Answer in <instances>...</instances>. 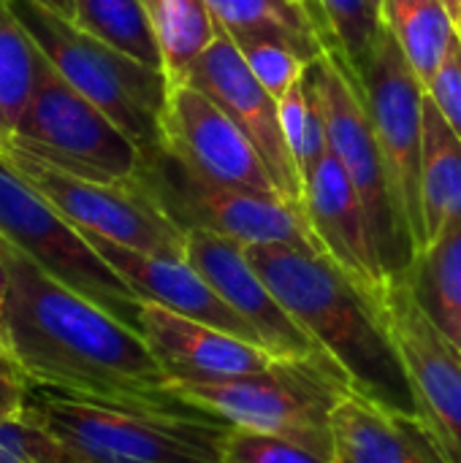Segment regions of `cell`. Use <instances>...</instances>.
Instances as JSON below:
<instances>
[{"label":"cell","mask_w":461,"mask_h":463,"mask_svg":"<svg viewBox=\"0 0 461 463\" xmlns=\"http://www.w3.org/2000/svg\"><path fill=\"white\" fill-rule=\"evenodd\" d=\"M0 252L8 274L5 345L30 385L98 407L223 420L171 385L139 331L49 277L5 239Z\"/></svg>","instance_id":"obj_1"},{"label":"cell","mask_w":461,"mask_h":463,"mask_svg":"<svg viewBox=\"0 0 461 463\" xmlns=\"http://www.w3.org/2000/svg\"><path fill=\"white\" fill-rule=\"evenodd\" d=\"M245 252L293 320L345 372L356 396L386 412L421 420L378 296L359 288L337 263L312 250L258 244L245 247Z\"/></svg>","instance_id":"obj_2"},{"label":"cell","mask_w":461,"mask_h":463,"mask_svg":"<svg viewBox=\"0 0 461 463\" xmlns=\"http://www.w3.org/2000/svg\"><path fill=\"white\" fill-rule=\"evenodd\" d=\"M11 8L41 54L73 90L95 103L141 152L160 146L171 87L160 68L103 43L38 0H11Z\"/></svg>","instance_id":"obj_3"},{"label":"cell","mask_w":461,"mask_h":463,"mask_svg":"<svg viewBox=\"0 0 461 463\" xmlns=\"http://www.w3.org/2000/svg\"><path fill=\"white\" fill-rule=\"evenodd\" d=\"M27 412L84 463H223L231 429L223 420L98 407L35 385Z\"/></svg>","instance_id":"obj_4"},{"label":"cell","mask_w":461,"mask_h":463,"mask_svg":"<svg viewBox=\"0 0 461 463\" xmlns=\"http://www.w3.org/2000/svg\"><path fill=\"white\" fill-rule=\"evenodd\" d=\"M304 81L321 109L329 152L337 157L367 209L380 266L391 282L402 279L418 252L397 212L361 84L348 60L329 41L326 52L307 68Z\"/></svg>","instance_id":"obj_5"},{"label":"cell","mask_w":461,"mask_h":463,"mask_svg":"<svg viewBox=\"0 0 461 463\" xmlns=\"http://www.w3.org/2000/svg\"><path fill=\"white\" fill-rule=\"evenodd\" d=\"M174 388L234 429L291 437L329 450H334L331 415L353 393L342 372L312 361H277L264 372Z\"/></svg>","instance_id":"obj_6"},{"label":"cell","mask_w":461,"mask_h":463,"mask_svg":"<svg viewBox=\"0 0 461 463\" xmlns=\"http://www.w3.org/2000/svg\"><path fill=\"white\" fill-rule=\"evenodd\" d=\"M136 182L185 231H206L242 247L288 244L321 252L302 203L206 182L187 171L171 152H141ZM323 255V252H321Z\"/></svg>","instance_id":"obj_7"},{"label":"cell","mask_w":461,"mask_h":463,"mask_svg":"<svg viewBox=\"0 0 461 463\" xmlns=\"http://www.w3.org/2000/svg\"><path fill=\"white\" fill-rule=\"evenodd\" d=\"M16 146L65 174L92 182H130L141 168V149L43 57L35 90L11 130Z\"/></svg>","instance_id":"obj_8"},{"label":"cell","mask_w":461,"mask_h":463,"mask_svg":"<svg viewBox=\"0 0 461 463\" xmlns=\"http://www.w3.org/2000/svg\"><path fill=\"white\" fill-rule=\"evenodd\" d=\"M0 239L14 244L49 277L82 293L133 331L141 298L98 255L87 236L68 222L33 184L0 157Z\"/></svg>","instance_id":"obj_9"},{"label":"cell","mask_w":461,"mask_h":463,"mask_svg":"<svg viewBox=\"0 0 461 463\" xmlns=\"http://www.w3.org/2000/svg\"><path fill=\"white\" fill-rule=\"evenodd\" d=\"M0 157L79 231L147 255L185 258L187 233L147 195L136 179L117 184L82 179L16 146L0 149Z\"/></svg>","instance_id":"obj_10"},{"label":"cell","mask_w":461,"mask_h":463,"mask_svg":"<svg viewBox=\"0 0 461 463\" xmlns=\"http://www.w3.org/2000/svg\"><path fill=\"white\" fill-rule=\"evenodd\" d=\"M364 103L372 117L375 138L386 163L391 195L416 252L427 247L421 214V149L427 87L410 68L399 43L380 27L372 60L359 76Z\"/></svg>","instance_id":"obj_11"},{"label":"cell","mask_w":461,"mask_h":463,"mask_svg":"<svg viewBox=\"0 0 461 463\" xmlns=\"http://www.w3.org/2000/svg\"><path fill=\"white\" fill-rule=\"evenodd\" d=\"M391 339L399 347L418 418L448 463H461V350L421 312L402 279L378 296Z\"/></svg>","instance_id":"obj_12"},{"label":"cell","mask_w":461,"mask_h":463,"mask_svg":"<svg viewBox=\"0 0 461 463\" xmlns=\"http://www.w3.org/2000/svg\"><path fill=\"white\" fill-rule=\"evenodd\" d=\"M160 146L206 182L283 195L255 144L212 98L185 81L168 87Z\"/></svg>","instance_id":"obj_13"},{"label":"cell","mask_w":461,"mask_h":463,"mask_svg":"<svg viewBox=\"0 0 461 463\" xmlns=\"http://www.w3.org/2000/svg\"><path fill=\"white\" fill-rule=\"evenodd\" d=\"M185 258L220 293V298L258 334L261 345L274 358L312 361L342 372L329 358V353L283 307V301L250 263L242 244L206 231H190Z\"/></svg>","instance_id":"obj_14"},{"label":"cell","mask_w":461,"mask_h":463,"mask_svg":"<svg viewBox=\"0 0 461 463\" xmlns=\"http://www.w3.org/2000/svg\"><path fill=\"white\" fill-rule=\"evenodd\" d=\"M185 84L201 90L236 122V128L255 144L280 193L288 201L302 203L304 182L285 144L280 106L250 73L236 43L226 33H220L217 41L193 62V68L185 76Z\"/></svg>","instance_id":"obj_15"},{"label":"cell","mask_w":461,"mask_h":463,"mask_svg":"<svg viewBox=\"0 0 461 463\" xmlns=\"http://www.w3.org/2000/svg\"><path fill=\"white\" fill-rule=\"evenodd\" d=\"M139 334L158 358L160 369L168 374L171 385L242 377L283 361L247 339L182 317L149 301L141 304Z\"/></svg>","instance_id":"obj_16"},{"label":"cell","mask_w":461,"mask_h":463,"mask_svg":"<svg viewBox=\"0 0 461 463\" xmlns=\"http://www.w3.org/2000/svg\"><path fill=\"white\" fill-rule=\"evenodd\" d=\"M302 203L321 252L337 263L359 288L380 296L391 279L380 266L367 209L331 152H326L304 176Z\"/></svg>","instance_id":"obj_17"},{"label":"cell","mask_w":461,"mask_h":463,"mask_svg":"<svg viewBox=\"0 0 461 463\" xmlns=\"http://www.w3.org/2000/svg\"><path fill=\"white\" fill-rule=\"evenodd\" d=\"M84 236L141 301L158 304L168 312L206 323L212 328H220L226 334H234L239 339H247L264 347L258 334L220 298V293L187 263V258L147 255V252L114 244L103 236H92V233H84Z\"/></svg>","instance_id":"obj_18"},{"label":"cell","mask_w":461,"mask_h":463,"mask_svg":"<svg viewBox=\"0 0 461 463\" xmlns=\"http://www.w3.org/2000/svg\"><path fill=\"white\" fill-rule=\"evenodd\" d=\"M340 463H448L421 420L394 415L351 393L331 415Z\"/></svg>","instance_id":"obj_19"},{"label":"cell","mask_w":461,"mask_h":463,"mask_svg":"<svg viewBox=\"0 0 461 463\" xmlns=\"http://www.w3.org/2000/svg\"><path fill=\"white\" fill-rule=\"evenodd\" d=\"M421 214L427 244L461 228V141L427 92L421 149Z\"/></svg>","instance_id":"obj_20"},{"label":"cell","mask_w":461,"mask_h":463,"mask_svg":"<svg viewBox=\"0 0 461 463\" xmlns=\"http://www.w3.org/2000/svg\"><path fill=\"white\" fill-rule=\"evenodd\" d=\"M402 282L421 312L461 350V228L429 241Z\"/></svg>","instance_id":"obj_21"},{"label":"cell","mask_w":461,"mask_h":463,"mask_svg":"<svg viewBox=\"0 0 461 463\" xmlns=\"http://www.w3.org/2000/svg\"><path fill=\"white\" fill-rule=\"evenodd\" d=\"M380 24L399 43L424 87L443 68L459 33L440 0H380Z\"/></svg>","instance_id":"obj_22"},{"label":"cell","mask_w":461,"mask_h":463,"mask_svg":"<svg viewBox=\"0 0 461 463\" xmlns=\"http://www.w3.org/2000/svg\"><path fill=\"white\" fill-rule=\"evenodd\" d=\"M168 84L185 81L193 62L223 33L206 0H141Z\"/></svg>","instance_id":"obj_23"},{"label":"cell","mask_w":461,"mask_h":463,"mask_svg":"<svg viewBox=\"0 0 461 463\" xmlns=\"http://www.w3.org/2000/svg\"><path fill=\"white\" fill-rule=\"evenodd\" d=\"M206 5L228 35L269 33L312 49H326V24L291 0H206Z\"/></svg>","instance_id":"obj_24"},{"label":"cell","mask_w":461,"mask_h":463,"mask_svg":"<svg viewBox=\"0 0 461 463\" xmlns=\"http://www.w3.org/2000/svg\"><path fill=\"white\" fill-rule=\"evenodd\" d=\"M73 22L103 43L163 71L141 0H73Z\"/></svg>","instance_id":"obj_25"},{"label":"cell","mask_w":461,"mask_h":463,"mask_svg":"<svg viewBox=\"0 0 461 463\" xmlns=\"http://www.w3.org/2000/svg\"><path fill=\"white\" fill-rule=\"evenodd\" d=\"M41 60L43 54L16 19L11 0H0V114L11 130L35 90Z\"/></svg>","instance_id":"obj_26"},{"label":"cell","mask_w":461,"mask_h":463,"mask_svg":"<svg viewBox=\"0 0 461 463\" xmlns=\"http://www.w3.org/2000/svg\"><path fill=\"white\" fill-rule=\"evenodd\" d=\"M228 38L236 43L250 73L264 84V90L274 100L285 98L304 79L307 68L326 52V49H312L285 35H269V33L228 35Z\"/></svg>","instance_id":"obj_27"},{"label":"cell","mask_w":461,"mask_h":463,"mask_svg":"<svg viewBox=\"0 0 461 463\" xmlns=\"http://www.w3.org/2000/svg\"><path fill=\"white\" fill-rule=\"evenodd\" d=\"M329 43L340 49V54L348 60L356 79L364 73L367 62L372 60L378 35H380V14L372 0H315Z\"/></svg>","instance_id":"obj_28"},{"label":"cell","mask_w":461,"mask_h":463,"mask_svg":"<svg viewBox=\"0 0 461 463\" xmlns=\"http://www.w3.org/2000/svg\"><path fill=\"white\" fill-rule=\"evenodd\" d=\"M277 106H280V125L285 133V144L304 182V176L315 168V163L329 152L321 109L304 79L285 98H280Z\"/></svg>","instance_id":"obj_29"},{"label":"cell","mask_w":461,"mask_h":463,"mask_svg":"<svg viewBox=\"0 0 461 463\" xmlns=\"http://www.w3.org/2000/svg\"><path fill=\"white\" fill-rule=\"evenodd\" d=\"M220 456L223 463H340L337 450L234 426L223 439Z\"/></svg>","instance_id":"obj_30"},{"label":"cell","mask_w":461,"mask_h":463,"mask_svg":"<svg viewBox=\"0 0 461 463\" xmlns=\"http://www.w3.org/2000/svg\"><path fill=\"white\" fill-rule=\"evenodd\" d=\"M429 98L437 103L440 114L446 117L448 128L456 133V138L461 141V41L456 38V43L451 46L443 68L437 71V76L429 81L427 87Z\"/></svg>","instance_id":"obj_31"},{"label":"cell","mask_w":461,"mask_h":463,"mask_svg":"<svg viewBox=\"0 0 461 463\" xmlns=\"http://www.w3.org/2000/svg\"><path fill=\"white\" fill-rule=\"evenodd\" d=\"M30 393L33 385L22 372V366L14 361L11 353L0 350V423L22 415L30 404Z\"/></svg>","instance_id":"obj_32"},{"label":"cell","mask_w":461,"mask_h":463,"mask_svg":"<svg viewBox=\"0 0 461 463\" xmlns=\"http://www.w3.org/2000/svg\"><path fill=\"white\" fill-rule=\"evenodd\" d=\"M5 298H8V274H5V263H3V252H0V350L8 353L5 345Z\"/></svg>","instance_id":"obj_33"},{"label":"cell","mask_w":461,"mask_h":463,"mask_svg":"<svg viewBox=\"0 0 461 463\" xmlns=\"http://www.w3.org/2000/svg\"><path fill=\"white\" fill-rule=\"evenodd\" d=\"M0 463H27L24 456L16 450V445L11 442V437L5 434L3 423H0Z\"/></svg>","instance_id":"obj_34"},{"label":"cell","mask_w":461,"mask_h":463,"mask_svg":"<svg viewBox=\"0 0 461 463\" xmlns=\"http://www.w3.org/2000/svg\"><path fill=\"white\" fill-rule=\"evenodd\" d=\"M38 3H43L46 8H52V11H57V14L68 16V19H73V0H38Z\"/></svg>","instance_id":"obj_35"},{"label":"cell","mask_w":461,"mask_h":463,"mask_svg":"<svg viewBox=\"0 0 461 463\" xmlns=\"http://www.w3.org/2000/svg\"><path fill=\"white\" fill-rule=\"evenodd\" d=\"M443 3V8L448 11V16H451V22L459 27L461 22V0H440Z\"/></svg>","instance_id":"obj_36"},{"label":"cell","mask_w":461,"mask_h":463,"mask_svg":"<svg viewBox=\"0 0 461 463\" xmlns=\"http://www.w3.org/2000/svg\"><path fill=\"white\" fill-rule=\"evenodd\" d=\"M291 3H296V5H302L304 11H310V14H312L315 19H321V22H323V16H321V11H318V5H315V0H291ZM323 24H326V22H323Z\"/></svg>","instance_id":"obj_37"},{"label":"cell","mask_w":461,"mask_h":463,"mask_svg":"<svg viewBox=\"0 0 461 463\" xmlns=\"http://www.w3.org/2000/svg\"><path fill=\"white\" fill-rule=\"evenodd\" d=\"M8 141H11V128L5 125L3 114H0V149H5V146H8Z\"/></svg>","instance_id":"obj_38"},{"label":"cell","mask_w":461,"mask_h":463,"mask_svg":"<svg viewBox=\"0 0 461 463\" xmlns=\"http://www.w3.org/2000/svg\"><path fill=\"white\" fill-rule=\"evenodd\" d=\"M372 3H375V8H380V0H372ZM378 14H380V11H378Z\"/></svg>","instance_id":"obj_39"},{"label":"cell","mask_w":461,"mask_h":463,"mask_svg":"<svg viewBox=\"0 0 461 463\" xmlns=\"http://www.w3.org/2000/svg\"><path fill=\"white\" fill-rule=\"evenodd\" d=\"M456 33H459V41H461V22H459V27H456Z\"/></svg>","instance_id":"obj_40"}]
</instances>
